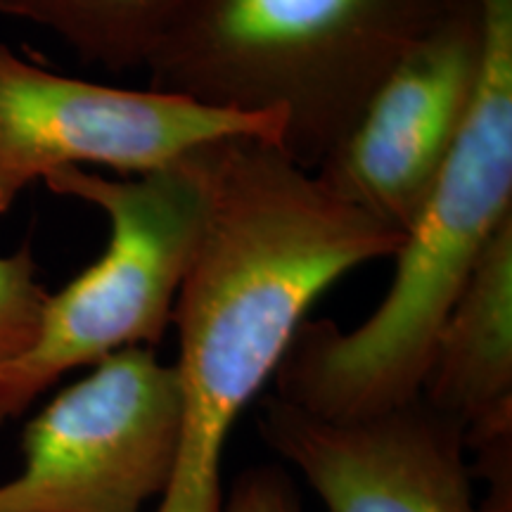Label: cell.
Listing matches in <instances>:
<instances>
[{
  "label": "cell",
  "instance_id": "cell-1",
  "mask_svg": "<svg viewBox=\"0 0 512 512\" xmlns=\"http://www.w3.org/2000/svg\"><path fill=\"white\" fill-rule=\"evenodd\" d=\"M207 207L171 323L183 396L174 477L155 512H223L233 422L275 375L313 302L342 275L392 259L403 235L351 207L261 138L195 152Z\"/></svg>",
  "mask_w": 512,
  "mask_h": 512
},
{
  "label": "cell",
  "instance_id": "cell-2",
  "mask_svg": "<svg viewBox=\"0 0 512 512\" xmlns=\"http://www.w3.org/2000/svg\"><path fill=\"white\" fill-rule=\"evenodd\" d=\"M479 5L486 57L477 100L392 256L387 294L354 330L304 320L273 375V396L320 420H361L418 399L448 311L512 219V0Z\"/></svg>",
  "mask_w": 512,
  "mask_h": 512
},
{
  "label": "cell",
  "instance_id": "cell-3",
  "mask_svg": "<svg viewBox=\"0 0 512 512\" xmlns=\"http://www.w3.org/2000/svg\"><path fill=\"white\" fill-rule=\"evenodd\" d=\"M460 0H185L145 62L150 88L214 110L280 114L313 171L396 60Z\"/></svg>",
  "mask_w": 512,
  "mask_h": 512
},
{
  "label": "cell",
  "instance_id": "cell-4",
  "mask_svg": "<svg viewBox=\"0 0 512 512\" xmlns=\"http://www.w3.org/2000/svg\"><path fill=\"white\" fill-rule=\"evenodd\" d=\"M195 152L147 174L102 176L72 166L46 176L57 195L98 207L110 240L95 264L48 294L34 344L0 370V425L64 373L162 342L207 207Z\"/></svg>",
  "mask_w": 512,
  "mask_h": 512
},
{
  "label": "cell",
  "instance_id": "cell-5",
  "mask_svg": "<svg viewBox=\"0 0 512 512\" xmlns=\"http://www.w3.org/2000/svg\"><path fill=\"white\" fill-rule=\"evenodd\" d=\"M181 432L176 368L150 347L121 349L29 422L0 512H145L169 489Z\"/></svg>",
  "mask_w": 512,
  "mask_h": 512
},
{
  "label": "cell",
  "instance_id": "cell-6",
  "mask_svg": "<svg viewBox=\"0 0 512 512\" xmlns=\"http://www.w3.org/2000/svg\"><path fill=\"white\" fill-rule=\"evenodd\" d=\"M280 114H238L183 95L53 74L0 43V214L60 169L105 166L119 176L181 162L223 138H283Z\"/></svg>",
  "mask_w": 512,
  "mask_h": 512
},
{
  "label": "cell",
  "instance_id": "cell-7",
  "mask_svg": "<svg viewBox=\"0 0 512 512\" xmlns=\"http://www.w3.org/2000/svg\"><path fill=\"white\" fill-rule=\"evenodd\" d=\"M484 57L482 5L460 0L396 60L311 174L342 202L406 235L463 133Z\"/></svg>",
  "mask_w": 512,
  "mask_h": 512
},
{
  "label": "cell",
  "instance_id": "cell-8",
  "mask_svg": "<svg viewBox=\"0 0 512 512\" xmlns=\"http://www.w3.org/2000/svg\"><path fill=\"white\" fill-rule=\"evenodd\" d=\"M259 425L328 512H482L463 425L420 396L361 420H320L268 396Z\"/></svg>",
  "mask_w": 512,
  "mask_h": 512
},
{
  "label": "cell",
  "instance_id": "cell-9",
  "mask_svg": "<svg viewBox=\"0 0 512 512\" xmlns=\"http://www.w3.org/2000/svg\"><path fill=\"white\" fill-rule=\"evenodd\" d=\"M420 399L460 422L465 439L512 427V219L448 311Z\"/></svg>",
  "mask_w": 512,
  "mask_h": 512
},
{
  "label": "cell",
  "instance_id": "cell-10",
  "mask_svg": "<svg viewBox=\"0 0 512 512\" xmlns=\"http://www.w3.org/2000/svg\"><path fill=\"white\" fill-rule=\"evenodd\" d=\"M185 0H0V15L38 24L86 64L143 69Z\"/></svg>",
  "mask_w": 512,
  "mask_h": 512
},
{
  "label": "cell",
  "instance_id": "cell-11",
  "mask_svg": "<svg viewBox=\"0 0 512 512\" xmlns=\"http://www.w3.org/2000/svg\"><path fill=\"white\" fill-rule=\"evenodd\" d=\"M46 302L48 292L38 283L31 247L0 256V370L34 344Z\"/></svg>",
  "mask_w": 512,
  "mask_h": 512
},
{
  "label": "cell",
  "instance_id": "cell-12",
  "mask_svg": "<svg viewBox=\"0 0 512 512\" xmlns=\"http://www.w3.org/2000/svg\"><path fill=\"white\" fill-rule=\"evenodd\" d=\"M223 512H302L290 479L273 467H256L240 477Z\"/></svg>",
  "mask_w": 512,
  "mask_h": 512
}]
</instances>
